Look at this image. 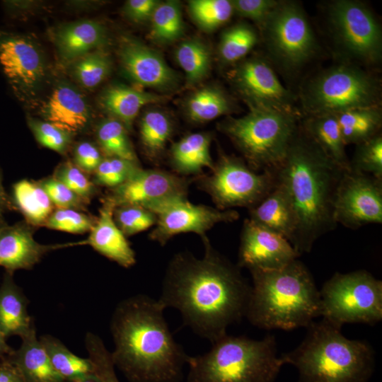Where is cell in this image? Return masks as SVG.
<instances>
[{
    "label": "cell",
    "instance_id": "obj_1",
    "mask_svg": "<svg viewBox=\"0 0 382 382\" xmlns=\"http://www.w3.org/2000/svg\"><path fill=\"white\" fill-rule=\"evenodd\" d=\"M203 242L201 258L187 252L173 256L158 300L166 309L178 310L185 326L212 343L245 317L251 284L207 238Z\"/></svg>",
    "mask_w": 382,
    "mask_h": 382
},
{
    "label": "cell",
    "instance_id": "obj_2",
    "mask_svg": "<svg viewBox=\"0 0 382 382\" xmlns=\"http://www.w3.org/2000/svg\"><path fill=\"white\" fill-rule=\"evenodd\" d=\"M158 299L137 294L121 301L110 321L115 367L130 382H179L188 354L174 339Z\"/></svg>",
    "mask_w": 382,
    "mask_h": 382
},
{
    "label": "cell",
    "instance_id": "obj_3",
    "mask_svg": "<svg viewBox=\"0 0 382 382\" xmlns=\"http://www.w3.org/2000/svg\"><path fill=\"white\" fill-rule=\"evenodd\" d=\"M345 170L327 157L300 122L285 158L273 170L293 205L296 227L291 245L300 255L336 228L334 200Z\"/></svg>",
    "mask_w": 382,
    "mask_h": 382
},
{
    "label": "cell",
    "instance_id": "obj_4",
    "mask_svg": "<svg viewBox=\"0 0 382 382\" xmlns=\"http://www.w3.org/2000/svg\"><path fill=\"white\" fill-rule=\"evenodd\" d=\"M252 284L245 317L265 330L307 328L320 316V299L307 267L296 259L277 270L250 271Z\"/></svg>",
    "mask_w": 382,
    "mask_h": 382
},
{
    "label": "cell",
    "instance_id": "obj_5",
    "mask_svg": "<svg viewBox=\"0 0 382 382\" xmlns=\"http://www.w3.org/2000/svg\"><path fill=\"white\" fill-rule=\"evenodd\" d=\"M303 341L281 357L296 368L299 382H368L375 355L366 341L345 337L341 328L323 319L307 328Z\"/></svg>",
    "mask_w": 382,
    "mask_h": 382
},
{
    "label": "cell",
    "instance_id": "obj_6",
    "mask_svg": "<svg viewBox=\"0 0 382 382\" xmlns=\"http://www.w3.org/2000/svg\"><path fill=\"white\" fill-rule=\"evenodd\" d=\"M187 382H273L284 365L274 335L261 340L228 334L201 355L187 356Z\"/></svg>",
    "mask_w": 382,
    "mask_h": 382
},
{
    "label": "cell",
    "instance_id": "obj_7",
    "mask_svg": "<svg viewBox=\"0 0 382 382\" xmlns=\"http://www.w3.org/2000/svg\"><path fill=\"white\" fill-rule=\"evenodd\" d=\"M302 115L254 109L241 117H228L219 125L253 170H274L283 161Z\"/></svg>",
    "mask_w": 382,
    "mask_h": 382
},
{
    "label": "cell",
    "instance_id": "obj_8",
    "mask_svg": "<svg viewBox=\"0 0 382 382\" xmlns=\"http://www.w3.org/2000/svg\"><path fill=\"white\" fill-rule=\"evenodd\" d=\"M300 98L302 115L336 114L381 105V82L364 67L341 62L310 79Z\"/></svg>",
    "mask_w": 382,
    "mask_h": 382
},
{
    "label": "cell",
    "instance_id": "obj_9",
    "mask_svg": "<svg viewBox=\"0 0 382 382\" xmlns=\"http://www.w3.org/2000/svg\"><path fill=\"white\" fill-rule=\"evenodd\" d=\"M320 316L341 328L382 320V282L364 270L335 273L319 290Z\"/></svg>",
    "mask_w": 382,
    "mask_h": 382
},
{
    "label": "cell",
    "instance_id": "obj_10",
    "mask_svg": "<svg viewBox=\"0 0 382 382\" xmlns=\"http://www.w3.org/2000/svg\"><path fill=\"white\" fill-rule=\"evenodd\" d=\"M260 28L271 61L287 73L299 70L317 53L314 32L296 1L279 0Z\"/></svg>",
    "mask_w": 382,
    "mask_h": 382
},
{
    "label": "cell",
    "instance_id": "obj_11",
    "mask_svg": "<svg viewBox=\"0 0 382 382\" xmlns=\"http://www.w3.org/2000/svg\"><path fill=\"white\" fill-rule=\"evenodd\" d=\"M328 14L331 35L342 62L364 68L381 62V25L365 4L335 0L329 4Z\"/></svg>",
    "mask_w": 382,
    "mask_h": 382
},
{
    "label": "cell",
    "instance_id": "obj_12",
    "mask_svg": "<svg viewBox=\"0 0 382 382\" xmlns=\"http://www.w3.org/2000/svg\"><path fill=\"white\" fill-rule=\"evenodd\" d=\"M212 171L210 175L201 177L198 184L220 210L253 208L276 185L273 170L257 173L233 156L221 154Z\"/></svg>",
    "mask_w": 382,
    "mask_h": 382
},
{
    "label": "cell",
    "instance_id": "obj_13",
    "mask_svg": "<svg viewBox=\"0 0 382 382\" xmlns=\"http://www.w3.org/2000/svg\"><path fill=\"white\" fill-rule=\"evenodd\" d=\"M228 77L250 110L301 114L296 107V99L293 93L282 85L271 64L264 58L242 59L231 71Z\"/></svg>",
    "mask_w": 382,
    "mask_h": 382
},
{
    "label": "cell",
    "instance_id": "obj_14",
    "mask_svg": "<svg viewBox=\"0 0 382 382\" xmlns=\"http://www.w3.org/2000/svg\"><path fill=\"white\" fill-rule=\"evenodd\" d=\"M334 219L337 224L351 229L382 224V180L345 170L335 192Z\"/></svg>",
    "mask_w": 382,
    "mask_h": 382
},
{
    "label": "cell",
    "instance_id": "obj_15",
    "mask_svg": "<svg viewBox=\"0 0 382 382\" xmlns=\"http://www.w3.org/2000/svg\"><path fill=\"white\" fill-rule=\"evenodd\" d=\"M150 211L156 216V222L149 238L161 245H164L174 236L183 233H195L204 239L207 238L206 232L215 224L233 221L239 218L236 210H220L194 204L186 197L169 199Z\"/></svg>",
    "mask_w": 382,
    "mask_h": 382
},
{
    "label": "cell",
    "instance_id": "obj_16",
    "mask_svg": "<svg viewBox=\"0 0 382 382\" xmlns=\"http://www.w3.org/2000/svg\"><path fill=\"white\" fill-rule=\"evenodd\" d=\"M300 255L291 243L250 219L244 221L241 235L237 266L253 270H277Z\"/></svg>",
    "mask_w": 382,
    "mask_h": 382
},
{
    "label": "cell",
    "instance_id": "obj_17",
    "mask_svg": "<svg viewBox=\"0 0 382 382\" xmlns=\"http://www.w3.org/2000/svg\"><path fill=\"white\" fill-rule=\"evenodd\" d=\"M187 182L161 170L141 168L106 196L115 205H139L150 210L169 199L186 197Z\"/></svg>",
    "mask_w": 382,
    "mask_h": 382
},
{
    "label": "cell",
    "instance_id": "obj_18",
    "mask_svg": "<svg viewBox=\"0 0 382 382\" xmlns=\"http://www.w3.org/2000/svg\"><path fill=\"white\" fill-rule=\"evenodd\" d=\"M0 66L16 92L35 88L45 75L40 49L30 38L13 33H0Z\"/></svg>",
    "mask_w": 382,
    "mask_h": 382
},
{
    "label": "cell",
    "instance_id": "obj_19",
    "mask_svg": "<svg viewBox=\"0 0 382 382\" xmlns=\"http://www.w3.org/2000/svg\"><path fill=\"white\" fill-rule=\"evenodd\" d=\"M118 54L125 74L137 84L161 91L178 84L177 74L163 57L139 40L124 37Z\"/></svg>",
    "mask_w": 382,
    "mask_h": 382
},
{
    "label": "cell",
    "instance_id": "obj_20",
    "mask_svg": "<svg viewBox=\"0 0 382 382\" xmlns=\"http://www.w3.org/2000/svg\"><path fill=\"white\" fill-rule=\"evenodd\" d=\"M33 233V226L25 221L6 224L0 230V267L6 272L30 270L48 252L64 248L63 244H41Z\"/></svg>",
    "mask_w": 382,
    "mask_h": 382
},
{
    "label": "cell",
    "instance_id": "obj_21",
    "mask_svg": "<svg viewBox=\"0 0 382 382\" xmlns=\"http://www.w3.org/2000/svg\"><path fill=\"white\" fill-rule=\"evenodd\" d=\"M115 208L114 203L105 197L99 216L88 237L81 241L64 243V247L90 245L100 255L123 267L133 266L136 263L135 253L114 221Z\"/></svg>",
    "mask_w": 382,
    "mask_h": 382
},
{
    "label": "cell",
    "instance_id": "obj_22",
    "mask_svg": "<svg viewBox=\"0 0 382 382\" xmlns=\"http://www.w3.org/2000/svg\"><path fill=\"white\" fill-rule=\"evenodd\" d=\"M42 113L47 122L71 134L83 129L90 120V110L85 98L66 85H60L53 91Z\"/></svg>",
    "mask_w": 382,
    "mask_h": 382
},
{
    "label": "cell",
    "instance_id": "obj_23",
    "mask_svg": "<svg viewBox=\"0 0 382 382\" xmlns=\"http://www.w3.org/2000/svg\"><path fill=\"white\" fill-rule=\"evenodd\" d=\"M250 219L286 238L291 244L296 221L291 199L276 181L273 190L256 206L249 209Z\"/></svg>",
    "mask_w": 382,
    "mask_h": 382
},
{
    "label": "cell",
    "instance_id": "obj_24",
    "mask_svg": "<svg viewBox=\"0 0 382 382\" xmlns=\"http://www.w3.org/2000/svg\"><path fill=\"white\" fill-rule=\"evenodd\" d=\"M107 40L104 26L91 20L68 23L60 28L55 37L59 54L65 60L77 59L101 47Z\"/></svg>",
    "mask_w": 382,
    "mask_h": 382
},
{
    "label": "cell",
    "instance_id": "obj_25",
    "mask_svg": "<svg viewBox=\"0 0 382 382\" xmlns=\"http://www.w3.org/2000/svg\"><path fill=\"white\" fill-rule=\"evenodd\" d=\"M13 274L5 272L0 285V330L6 337L21 338L34 327L28 311V299L13 279Z\"/></svg>",
    "mask_w": 382,
    "mask_h": 382
},
{
    "label": "cell",
    "instance_id": "obj_26",
    "mask_svg": "<svg viewBox=\"0 0 382 382\" xmlns=\"http://www.w3.org/2000/svg\"><path fill=\"white\" fill-rule=\"evenodd\" d=\"M21 340L20 347L6 358L18 369L25 382H65L52 367L35 327Z\"/></svg>",
    "mask_w": 382,
    "mask_h": 382
},
{
    "label": "cell",
    "instance_id": "obj_27",
    "mask_svg": "<svg viewBox=\"0 0 382 382\" xmlns=\"http://www.w3.org/2000/svg\"><path fill=\"white\" fill-rule=\"evenodd\" d=\"M301 125L329 159L343 170L350 169V160L335 114L302 115Z\"/></svg>",
    "mask_w": 382,
    "mask_h": 382
},
{
    "label": "cell",
    "instance_id": "obj_28",
    "mask_svg": "<svg viewBox=\"0 0 382 382\" xmlns=\"http://www.w3.org/2000/svg\"><path fill=\"white\" fill-rule=\"evenodd\" d=\"M163 96L136 89L125 85H113L100 97L103 108L115 119L130 129L140 110L148 104L163 100Z\"/></svg>",
    "mask_w": 382,
    "mask_h": 382
},
{
    "label": "cell",
    "instance_id": "obj_29",
    "mask_svg": "<svg viewBox=\"0 0 382 382\" xmlns=\"http://www.w3.org/2000/svg\"><path fill=\"white\" fill-rule=\"evenodd\" d=\"M211 141L210 134L196 132L174 143L170 149L174 170L182 175L198 174L204 168L212 170L214 163L210 154Z\"/></svg>",
    "mask_w": 382,
    "mask_h": 382
},
{
    "label": "cell",
    "instance_id": "obj_30",
    "mask_svg": "<svg viewBox=\"0 0 382 382\" xmlns=\"http://www.w3.org/2000/svg\"><path fill=\"white\" fill-rule=\"evenodd\" d=\"M11 198L14 209L32 226H44L55 209L37 181L23 179L14 183Z\"/></svg>",
    "mask_w": 382,
    "mask_h": 382
},
{
    "label": "cell",
    "instance_id": "obj_31",
    "mask_svg": "<svg viewBox=\"0 0 382 382\" xmlns=\"http://www.w3.org/2000/svg\"><path fill=\"white\" fill-rule=\"evenodd\" d=\"M335 115L346 146L359 144L381 133V105L358 108Z\"/></svg>",
    "mask_w": 382,
    "mask_h": 382
},
{
    "label": "cell",
    "instance_id": "obj_32",
    "mask_svg": "<svg viewBox=\"0 0 382 382\" xmlns=\"http://www.w3.org/2000/svg\"><path fill=\"white\" fill-rule=\"evenodd\" d=\"M236 110L231 97L215 86H204L194 92L186 102V113L190 120L204 123Z\"/></svg>",
    "mask_w": 382,
    "mask_h": 382
},
{
    "label": "cell",
    "instance_id": "obj_33",
    "mask_svg": "<svg viewBox=\"0 0 382 382\" xmlns=\"http://www.w3.org/2000/svg\"><path fill=\"white\" fill-rule=\"evenodd\" d=\"M52 367L65 381L69 382L95 371L91 359L83 358L71 352L59 339L44 335L40 337Z\"/></svg>",
    "mask_w": 382,
    "mask_h": 382
},
{
    "label": "cell",
    "instance_id": "obj_34",
    "mask_svg": "<svg viewBox=\"0 0 382 382\" xmlns=\"http://www.w3.org/2000/svg\"><path fill=\"white\" fill-rule=\"evenodd\" d=\"M175 56L185 74L189 86L199 83L208 76L212 65V53L202 41L189 39L181 42L175 50Z\"/></svg>",
    "mask_w": 382,
    "mask_h": 382
},
{
    "label": "cell",
    "instance_id": "obj_35",
    "mask_svg": "<svg viewBox=\"0 0 382 382\" xmlns=\"http://www.w3.org/2000/svg\"><path fill=\"white\" fill-rule=\"evenodd\" d=\"M253 27L245 23H236L221 34L218 47L220 60L225 64L239 62L258 42Z\"/></svg>",
    "mask_w": 382,
    "mask_h": 382
},
{
    "label": "cell",
    "instance_id": "obj_36",
    "mask_svg": "<svg viewBox=\"0 0 382 382\" xmlns=\"http://www.w3.org/2000/svg\"><path fill=\"white\" fill-rule=\"evenodd\" d=\"M172 132V121L165 112L150 110L143 115L139 125L140 138L151 158H156L162 153Z\"/></svg>",
    "mask_w": 382,
    "mask_h": 382
},
{
    "label": "cell",
    "instance_id": "obj_37",
    "mask_svg": "<svg viewBox=\"0 0 382 382\" xmlns=\"http://www.w3.org/2000/svg\"><path fill=\"white\" fill-rule=\"evenodd\" d=\"M150 22V37L157 43H170L178 40L185 28L180 2H159Z\"/></svg>",
    "mask_w": 382,
    "mask_h": 382
},
{
    "label": "cell",
    "instance_id": "obj_38",
    "mask_svg": "<svg viewBox=\"0 0 382 382\" xmlns=\"http://www.w3.org/2000/svg\"><path fill=\"white\" fill-rule=\"evenodd\" d=\"M97 139L105 157H116L138 162L127 135V129L119 120L110 117L98 126Z\"/></svg>",
    "mask_w": 382,
    "mask_h": 382
},
{
    "label": "cell",
    "instance_id": "obj_39",
    "mask_svg": "<svg viewBox=\"0 0 382 382\" xmlns=\"http://www.w3.org/2000/svg\"><path fill=\"white\" fill-rule=\"evenodd\" d=\"M188 10L196 25L207 32L217 29L234 13L228 0H192L188 1Z\"/></svg>",
    "mask_w": 382,
    "mask_h": 382
},
{
    "label": "cell",
    "instance_id": "obj_40",
    "mask_svg": "<svg viewBox=\"0 0 382 382\" xmlns=\"http://www.w3.org/2000/svg\"><path fill=\"white\" fill-rule=\"evenodd\" d=\"M112 63L104 52L96 50L78 58L73 66V74L78 82L86 88L100 84L110 74Z\"/></svg>",
    "mask_w": 382,
    "mask_h": 382
},
{
    "label": "cell",
    "instance_id": "obj_41",
    "mask_svg": "<svg viewBox=\"0 0 382 382\" xmlns=\"http://www.w3.org/2000/svg\"><path fill=\"white\" fill-rule=\"evenodd\" d=\"M355 146L350 169L382 180L381 133Z\"/></svg>",
    "mask_w": 382,
    "mask_h": 382
},
{
    "label": "cell",
    "instance_id": "obj_42",
    "mask_svg": "<svg viewBox=\"0 0 382 382\" xmlns=\"http://www.w3.org/2000/svg\"><path fill=\"white\" fill-rule=\"evenodd\" d=\"M141 167L138 162L116 157H103L93 173L96 185L115 188L127 180Z\"/></svg>",
    "mask_w": 382,
    "mask_h": 382
},
{
    "label": "cell",
    "instance_id": "obj_43",
    "mask_svg": "<svg viewBox=\"0 0 382 382\" xmlns=\"http://www.w3.org/2000/svg\"><path fill=\"white\" fill-rule=\"evenodd\" d=\"M114 221L125 237L142 232L156 224V216L139 205L117 206L113 212Z\"/></svg>",
    "mask_w": 382,
    "mask_h": 382
},
{
    "label": "cell",
    "instance_id": "obj_44",
    "mask_svg": "<svg viewBox=\"0 0 382 382\" xmlns=\"http://www.w3.org/2000/svg\"><path fill=\"white\" fill-rule=\"evenodd\" d=\"M97 217L74 209H54L44 226L71 233L90 232Z\"/></svg>",
    "mask_w": 382,
    "mask_h": 382
},
{
    "label": "cell",
    "instance_id": "obj_45",
    "mask_svg": "<svg viewBox=\"0 0 382 382\" xmlns=\"http://www.w3.org/2000/svg\"><path fill=\"white\" fill-rule=\"evenodd\" d=\"M52 176L88 203L96 194V185L93 180L71 161H66L60 163Z\"/></svg>",
    "mask_w": 382,
    "mask_h": 382
},
{
    "label": "cell",
    "instance_id": "obj_46",
    "mask_svg": "<svg viewBox=\"0 0 382 382\" xmlns=\"http://www.w3.org/2000/svg\"><path fill=\"white\" fill-rule=\"evenodd\" d=\"M86 347L94 365L95 372L101 382H120L115 370L110 352L108 350L100 337L87 332L85 338Z\"/></svg>",
    "mask_w": 382,
    "mask_h": 382
},
{
    "label": "cell",
    "instance_id": "obj_47",
    "mask_svg": "<svg viewBox=\"0 0 382 382\" xmlns=\"http://www.w3.org/2000/svg\"><path fill=\"white\" fill-rule=\"evenodd\" d=\"M29 127L36 140L43 146L64 154L68 150L72 134L49 122L29 119Z\"/></svg>",
    "mask_w": 382,
    "mask_h": 382
},
{
    "label": "cell",
    "instance_id": "obj_48",
    "mask_svg": "<svg viewBox=\"0 0 382 382\" xmlns=\"http://www.w3.org/2000/svg\"><path fill=\"white\" fill-rule=\"evenodd\" d=\"M37 182L47 194L55 209L86 210L88 203L53 176Z\"/></svg>",
    "mask_w": 382,
    "mask_h": 382
},
{
    "label": "cell",
    "instance_id": "obj_49",
    "mask_svg": "<svg viewBox=\"0 0 382 382\" xmlns=\"http://www.w3.org/2000/svg\"><path fill=\"white\" fill-rule=\"evenodd\" d=\"M279 0H233V11L254 21L259 27L279 4Z\"/></svg>",
    "mask_w": 382,
    "mask_h": 382
},
{
    "label": "cell",
    "instance_id": "obj_50",
    "mask_svg": "<svg viewBox=\"0 0 382 382\" xmlns=\"http://www.w3.org/2000/svg\"><path fill=\"white\" fill-rule=\"evenodd\" d=\"M103 158L98 148L89 141H81L74 149L73 163L86 174L93 173Z\"/></svg>",
    "mask_w": 382,
    "mask_h": 382
},
{
    "label": "cell",
    "instance_id": "obj_51",
    "mask_svg": "<svg viewBox=\"0 0 382 382\" xmlns=\"http://www.w3.org/2000/svg\"><path fill=\"white\" fill-rule=\"evenodd\" d=\"M159 2L156 0H129L125 4L124 11L134 22L145 23L150 21Z\"/></svg>",
    "mask_w": 382,
    "mask_h": 382
},
{
    "label": "cell",
    "instance_id": "obj_52",
    "mask_svg": "<svg viewBox=\"0 0 382 382\" xmlns=\"http://www.w3.org/2000/svg\"><path fill=\"white\" fill-rule=\"evenodd\" d=\"M0 382H25L18 369L7 358L0 359Z\"/></svg>",
    "mask_w": 382,
    "mask_h": 382
},
{
    "label": "cell",
    "instance_id": "obj_53",
    "mask_svg": "<svg viewBox=\"0 0 382 382\" xmlns=\"http://www.w3.org/2000/svg\"><path fill=\"white\" fill-rule=\"evenodd\" d=\"M11 197L7 194L3 185V177L0 170V210L3 212L13 210Z\"/></svg>",
    "mask_w": 382,
    "mask_h": 382
},
{
    "label": "cell",
    "instance_id": "obj_54",
    "mask_svg": "<svg viewBox=\"0 0 382 382\" xmlns=\"http://www.w3.org/2000/svg\"><path fill=\"white\" fill-rule=\"evenodd\" d=\"M6 337L0 330V359L8 357L13 352V349L6 342Z\"/></svg>",
    "mask_w": 382,
    "mask_h": 382
},
{
    "label": "cell",
    "instance_id": "obj_55",
    "mask_svg": "<svg viewBox=\"0 0 382 382\" xmlns=\"http://www.w3.org/2000/svg\"><path fill=\"white\" fill-rule=\"evenodd\" d=\"M69 382H101L98 376L94 371L92 374H88L81 378H77L76 380L69 381Z\"/></svg>",
    "mask_w": 382,
    "mask_h": 382
},
{
    "label": "cell",
    "instance_id": "obj_56",
    "mask_svg": "<svg viewBox=\"0 0 382 382\" xmlns=\"http://www.w3.org/2000/svg\"><path fill=\"white\" fill-rule=\"evenodd\" d=\"M3 213L4 212L0 210V230L7 224L4 218Z\"/></svg>",
    "mask_w": 382,
    "mask_h": 382
},
{
    "label": "cell",
    "instance_id": "obj_57",
    "mask_svg": "<svg viewBox=\"0 0 382 382\" xmlns=\"http://www.w3.org/2000/svg\"></svg>",
    "mask_w": 382,
    "mask_h": 382
}]
</instances>
